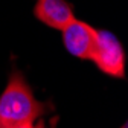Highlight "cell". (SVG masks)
Wrapping results in <instances>:
<instances>
[{"instance_id": "6da1fadb", "label": "cell", "mask_w": 128, "mask_h": 128, "mask_svg": "<svg viewBox=\"0 0 128 128\" xmlns=\"http://www.w3.org/2000/svg\"><path fill=\"white\" fill-rule=\"evenodd\" d=\"M46 110V105L34 96L24 76L20 72H12L6 88L0 94V128L34 124Z\"/></svg>"}, {"instance_id": "7a4b0ae2", "label": "cell", "mask_w": 128, "mask_h": 128, "mask_svg": "<svg viewBox=\"0 0 128 128\" xmlns=\"http://www.w3.org/2000/svg\"><path fill=\"white\" fill-rule=\"evenodd\" d=\"M92 61L101 72L113 78L125 76V52L120 41L110 32L98 30V43Z\"/></svg>"}, {"instance_id": "3957f363", "label": "cell", "mask_w": 128, "mask_h": 128, "mask_svg": "<svg viewBox=\"0 0 128 128\" xmlns=\"http://www.w3.org/2000/svg\"><path fill=\"white\" fill-rule=\"evenodd\" d=\"M61 32H62V43L70 55L92 61L96 49V43H98V30L88 23L75 18Z\"/></svg>"}, {"instance_id": "277c9868", "label": "cell", "mask_w": 128, "mask_h": 128, "mask_svg": "<svg viewBox=\"0 0 128 128\" xmlns=\"http://www.w3.org/2000/svg\"><path fill=\"white\" fill-rule=\"evenodd\" d=\"M34 15L46 26L58 30H62L76 18L72 5L66 0H37Z\"/></svg>"}, {"instance_id": "5b68a950", "label": "cell", "mask_w": 128, "mask_h": 128, "mask_svg": "<svg viewBox=\"0 0 128 128\" xmlns=\"http://www.w3.org/2000/svg\"><path fill=\"white\" fill-rule=\"evenodd\" d=\"M120 128H126V124H124V125H122V126H120Z\"/></svg>"}]
</instances>
